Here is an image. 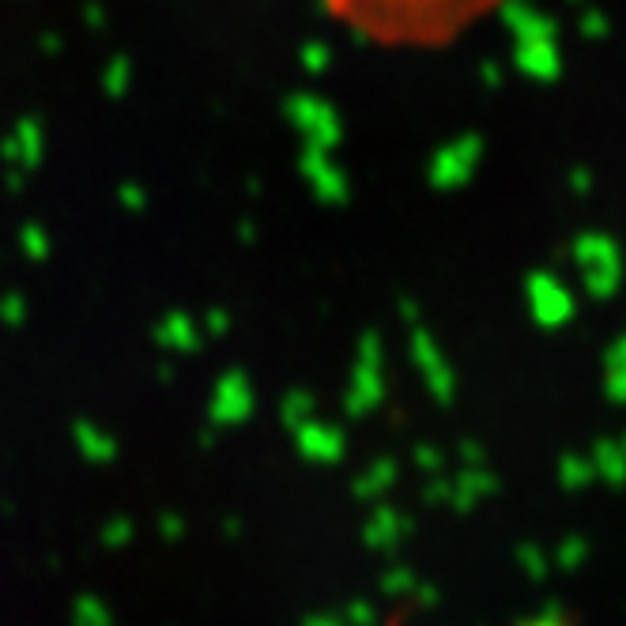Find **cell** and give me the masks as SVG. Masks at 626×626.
I'll return each mask as SVG.
<instances>
[{"instance_id": "cell-1", "label": "cell", "mask_w": 626, "mask_h": 626, "mask_svg": "<svg viewBox=\"0 0 626 626\" xmlns=\"http://www.w3.org/2000/svg\"><path fill=\"white\" fill-rule=\"evenodd\" d=\"M506 0H325L332 19L389 50H442L472 34Z\"/></svg>"}]
</instances>
